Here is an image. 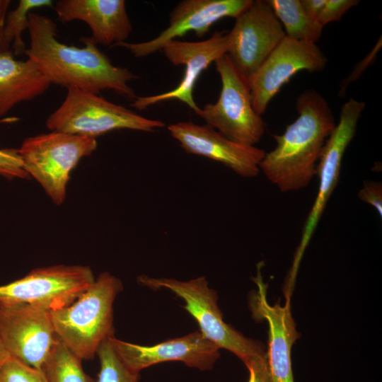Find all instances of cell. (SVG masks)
I'll return each instance as SVG.
<instances>
[{"label": "cell", "mask_w": 382, "mask_h": 382, "mask_svg": "<svg viewBox=\"0 0 382 382\" xmlns=\"http://www.w3.org/2000/svg\"><path fill=\"white\" fill-rule=\"evenodd\" d=\"M30 47L25 54L50 82L99 94L110 90L134 100L137 96L128 81L138 79L128 69L115 66L91 37H82L84 47L67 45L57 39V26L44 15H28Z\"/></svg>", "instance_id": "6da1fadb"}, {"label": "cell", "mask_w": 382, "mask_h": 382, "mask_svg": "<svg viewBox=\"0 0 382 382\" xmlns=\"http://www.w3.org/2000/svg\"><path fill=\"white\" fill-rule=\"evenodd\" d=\"M297 118L282 134L273 135L275 147L259 167L267 179L282 192L306 187L316 175L322 149L336 122L326 100L307 89L297 98Z\"/></svg>", "instance_id": "7a4b0ae2"}, {"label": "cell", "mask_w": 382, "mask_h": 382, "mask_svg": "<svg viewBox=\"0 0 382 382\" xmlns=\"http://www.w3.org/2000/svg\"><path fill=\"white\" fill-rule=\"evenodd\" d=\"M122 287L120 279L104 272L74 302L50 311L56 337L82 361L93 359L114 335L113 303Z\"/></svg>", "instance_id": "3957f363"}, {"label": "cell", "mask_w": 382, "mask_h": 382, "mask_svg": "<svg viewBox=\"0 0 382 382\" xmlns=\"http://www.w3.org/2000/svg\"><path fill=\"white\" fill-rule=\"evenodd\" d=\"M96 148V138L52 131L26 138L18 150L25 172L59 205L65 199L71 172Z\"/></svg>", "instance_id": "277c9868"}, {"label": "cell", "mask_w": 382, "mask_h": 382, "mask_svg": "<svg viewBox=\"0 0 382 382\" xmlns=\"http://www.w3.org/2000/svg\"><path fill=\"white\" fill-rule=\"evenodd\" d=\"M46 126L54 132L96 138L121 129L152 132L165 123L144 117L99 94L69 88L61 105L47 117Z\"/></svg>", "instance_id": "5b68a950"}, {"label": "cell", "mask_w": 382, "mask_h": 382, "mask_svg": "<svg viewBox=\"0 0 382 382\" xmlns=\"http://www.w3.org/2000/svg\"><path fill=\"white\" fill-rule=\"evenodd\" d=\"M221 89L215 103L195 112L207 125L241 144L255 146L265 133V124L254 110L248 79L227 54L214 62Z\"/></svg>", "instance_id": "8992f818"}, {"label": "cell", "mask_w": 382, "mask_h": 382, "mask_svg": "<svg viewBox=\"0 0 382 382\" xmlns=\"http://www.w3.org/2000/svg\"><path fill=\"white\" fill-rule=\"evenodd\" d=\"M137 280L152 289H169L182 298L185 309L197 321L199 331L219 349L231 352L244 364L253 357L266 353L262 343L244 337L224 321L217 306L216 294L209 287L204 277L179 281L141 275Z\"/></svg>", "instance_id": "52a82bcc"}, {"label": "cell", "mask_w": 382, "mask_h": 382, "mask_svg": "<svg viewBox=\"0 0 382 382\" xmlns=\"http://www.w3.org/2000/svg\"><path fill=\"white\" fill-rule=\"evenodd\" d=\"M364 108V102L352 98L344 103L340 120L322 149L316 170L319 180L318 193L303 228L289 273L291 278L296 277L304 251L337 185L344 154L356 134L358 121Z\"/></svg>", "instance_id": "ba28073f"}, {"label": "cell", "mask_w": 382, "mask_h": 382, "mask_svg": "<svg viewBox=\"0 0 382 382\" xmlns=\"http://www.w3.org/2000/svg\"><path fill=\"white\" fill-rule=\"evenodd\" d=\"M95 279L87 266L37 268L21 279L0 285V301L28 303L52 311L74 302Z\"/></svg>", "instance_id": "9c48e42d"}, {"label": "cell", "mask_w": 382, "mask_h": 382, "mask_svg": "<svg viewBox=\"0 0 382 382\" xmlns=\"http://www.w3.org/2000/svg\"><path fill=\"white\" fill-rule=\"evenodd\" d=\"M0 337L10 356L42 371L56 340L50 311L0 301Z\"/></svg>", "instance_id": "30bf717a"}, {"label": "cell", "mask_w": 382, "mask_h": 382, "mask_svg": "<svg viewBox=\"0 0 382 382\" xmlns=\"http://www.w3.org/2000/svg\"><path fill=\"white\" fill-rule=\"evenodd\" d=\"M235 18L227 54L248 79L286 34L267 0H251Z\"/></svg>", "instance_id": "8fae6325"}, {"label": "cell", "mask_w": 382, "mask_h": 382, "mask_svg": "<svg viewBox=\"0 0 382 382\" xmlns=\"http://www.w3.org/2000/svg\"><path fill=\"white\" fill-rule=\"evenodd\" d=\"M327 63L326 56L316 43L285 36L248 79L255 111L262 116L272 99L297 72L321 71Z\"/></svg>", "instance_id": "7c38bea8"}, {"label": "cell", "mask_w": 382, "mask_h": 382, "mask_svg": "<svg viewBox=\"0 0 382 382\" xmlns=\"http://www.w3.org/2000/svg\"><path fill=\"white\" fill-rule=\"evenodd\" d=\"M229 48L228 33L215 31L212 36L200 42L172 40L161 50L167 59L173 65L185 66L184 75L174 89L157 95L137 97L130 106L143 110L156 103L178 100L185 103L196 112L197 106L193 98V89L200 74L216 59L226 54Z\"/></svg>", "instance_id": "4fadbf2b"}, {"label": "cell", "mask_w": 382, "mask_h": 382, "mask_svg": "<svg viewBox=\"0 0 382 382\" xmlns=\"http://www.w3.org/2000/svg\"><path fill=\"white\" fill-rule=\"evenodd\" d=\"M251 2V0H183L173 9L169 25L158 36L141 42H123L111 47H121L135 57L151 54L168 42L194 32L198 37L207 33L212 25L226 17L236 18Z\"/></svg>", "instance_id": "5bb4252c"}, {"label": "cell", "mask_w": 382, "mask_h": 382, "mask_svg": "<svg viewBox=\"0 0 382 382\" xmlns=\"http://www.w3.org/2000/svg\"><path fill=\"white\" fill-rule=\"evenodd\" d=\"M110 340L123 362L138 373L151 365L171 361H182L201 371L209 370L220 356V349L200 331L151 346L130 343L114 335Z\"/></svg>", "instance_id": "9a60e30c"}, {"label": "cell", "mask_w": 382, "mask_h": 382, "mask_svg": "<svg viewBox=\"0 0 382 382\" xmlns=\"http://www.w3.org/2000/svg\"><path fill=\"white\" fill-rule=\"evenodd\" d=\"M168 129L188 154L220 162L244 178L255 177L260 171L265 154L262 149L236 143L207 125L180 122L168 125Z\"/></svg>", "instance_id": "2e32d148"}, {"label": "cell", "mask_w": 382, "mask_h": 382, "mask_svg": "<svg viewBox=\"0 0 382 382\" xmlns=\"http://www.w3.org/2000/svg\"><path fill=\"white\" fill-rule=\"evenodd\" d=\"M54 10L63 23L85 22L97 45L111 47L126 42L132 32L124 0H59Z\"/></svg>", "instance_id": "e0dca14e"}, {"label": "cell", "mask_w": 382, "mask_h": 382, "mask_svg": "<svg viewBox=\"0 0 382 382\" xmlns=\"http://www.w3.org/2000/svg\"><path fill=\"white\" fill-rule=\"evenodd\" d=\"M259 288L256 311L269 324V345L266 352L273 382H294L291 370V347L300 337L291 316L289 300L284 306H271L266 299V289L258 270L255 279Z\"/></svg>", "instance_id": "ac0fdd59"}, {"label": "cell", "mask_w": 382, "mask_h": 382, "mask_svg": "<svg viewBox=\"0 0 382 382\" xmlns=\"http://www.w3.org/2000/svg\"><path fill=\"white\" fill-rule=\"evenodd\" d=\"M50 82L30 59H15L11 50L0 54V116L16 105L43 94Z\"/></svg>", "instance_id": "d6986e66"}, {"label": "cell", "mask_w": 382, "mask_h": 382, "mask_svg": "<svg viewBox=\"0 0 382 382\" xmlns=\"http://www.w3.org/2000/svg\"><path fill=\"white\" fill-rule=\"evenodd\" d=\"M281 23L286 36L298 41L316 43L323 27L305 12L300 0H267Z\"/></svg>", "instance_id": "ffe728a7"}, {"label": "cell", "mask_w": 382, "mask_h": 382, "mask_svg": "<svg viewBox=\"0 0 382 382\" xmlns=\"http://www.w3.org/2000/svg\"><path fill=\"white\" fill-rule=\"evenodd\" d=\"M42 371L48 382H93L83 369L82 360L57 337Z\"/></svg>", "instance_id": "44dd1931"}, {"label": "cell", "mask_w": 382, "mask_h": 382, "mask_svg": "<svg viewBox=\"0 0 382 382\" xmlns=\"http://www.w3.org/2000/svg\"><path fill=\"white\" fill-rule=\"evenodd\" d=\"M51 0H21L16 8L7 13L4 23V35L9 45L12 44L14 55L25 54L27 50L22 39L23 33L28 29V15L37 8L52 6Z\"/></svg>", "instance_id": "7402d4cb"}, {"label": "cell", "mask_w": 382, "mask_h": 382, "mask_svg": "<svg viewBox=\"0 0 382 382\" xmlns=\"http://www.w3.org/2000/svg\"><path fill=\"white\" fill-rule=\"evenodd\" d=\"M110 337L98 349L100 369L95 382H139V373L132 371L123 362Z\"/></svg>", "instance_id": "603a6c76"}, {"label": "cell", "mask_w": 382, "mask_h": 382, "mask_svg": "<svg viewBox=\"0 0 382 382\" xmlns=\"http://www.w3.org/2000/svg\"><path fill=\"white\" fill-rule=\"evenodd\" d=\"M0 382H48L43 372L10 357L0 371Z\"/></svg>", "instance_id": "cb8c5ba5"}, {"label": "cell", "mask_w": 382, "mask_h": 382, "mask_svg": "<svg viewBox=\"0 0 382 382\" xmlns=\"http://www.w3.org/2000/svg\"><path fill=\"white\" fill-rule=\"evenodd\" d=\"M0 175L8 178H21L28 176L23 168L22 159L18 149H0Z\"/></svg>", "instance_id": "d4e9b609"}, {"label": "cell", "mask_w": 382, "mask_h": 382, "mask_svg": "<svg viewBox=\"0 0 382 382\" xmlns=\"http://www.w3.org/2000/svg\"><path fill=\"white\" fill-rule=\"evenodd\" d=\"M359 3L358 0H326L318 22L324 27L329 23L339 21L350 8Z\"/></svg>", "instance_id": "484cf974"}, {"label": "cell", "mask_w": 382, "mask_h": 382, "mask_svg": "<svg viewBox=\"0 0 382 382\" xmlns=\"http://www.w3.org/2000/svg\"><path fill=\"white\" fill-rule=\"evenodd\" d=\"M245 364L250 374L248 382H273L266 353L253 357Z\"/></svg>", "instance_id": "4316f807"}, {"label": "cell", "mask_w": 382, "mask_h": 382, "mask_svg": "<svg viewBox=\"0 0 382 382\" xmlns=\"http://www.w3.org/2000/svg\"><path fill=\"white\" fill-rule=\"evenodd\" d=\"M358 197L372 206L382 217V185L379 182L366 180L359 190Z\"/></svg>", "instance_id": "83f0119b"}, {"label": "cell", "mask_w": 382, "mask_h": 382, "mask_svg": "<svg viewBox=\"0 0 382 382\" xmlns=\"http://www.w3.org/2000/svg\"><path fill=\"white\" fill-rule=\"evenodd\" d=\"M381 37H380L369 54H367L366 57L361 61H360L352 70V73H350V74L348 76V77L342 81L340 84V91H339L340 96L342 95L347 86L354 81L357 80L364 70L374 62L378 52L381 47Z\"/></svg>", "instance_id": "f1b7e54d"}, {"label": "cell", "mask_w": 382, "mask_h": 382, "mask_svg": "<svg viewBox=\"0 0 382 382\" xmlns=\"http://www.w3.org/2000/svg\"><path fill=\"white\" fill-rule=\"evenodd\" d=\"M10 4V0H0V54L11 50L10 45L4 35L5 19Z\"/></svg>", "instance_id": "f546056e"}, {"label": "cell", "mask_w": 382, "mask_h": 382, "mask_svg": "<svg viewBox=\"0 0 382 382\" xmlns=\"http://www.w3.org/2000/svg\"><path fill=\"white\" fill-rule=\"evenodd\" d=\"M306 13L312 19L318 21L326 0H300Z\"/></svg>", "instance_id": "4dcf8cb0"}, {"label": "cell", "mask_w": 382, "mask_h": 382, "mask_svg": "<svg viewBox=\"0 0 382 382\" xmlns=\"http://www.w3.org/2000/svg\"><path fill=\"white\" fill-rule=\"evenodd\" d=\"M10 354L6 350L3 341L0 337V371L4 365V364L6 362V361L9 359Z\"/></svg>", "instance_id": "1f68e13d"}]
</instances>
